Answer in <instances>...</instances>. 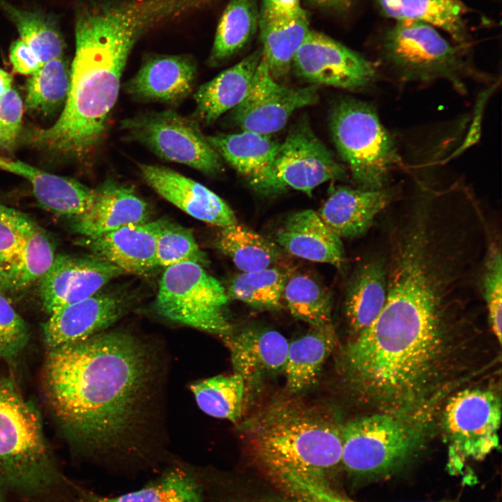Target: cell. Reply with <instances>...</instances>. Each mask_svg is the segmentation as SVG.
I'll list each match as a JSON object with an SVG mask.
<instances>
[{
	"instance_id": "cell-1",
	"label": "cell",
	"mask_w": 502,
	"mask_h": 502,
	"mask_svg": "<svg viewBox=\"0 0 502 502\" xmlns=\"http://www.w3.org/2000/svg\"><path fill=\"white\" fill-rule=\"evenodd\" d=\"M151 352L133 335L102 331L48 349L43 386L68 441L88 453L135 452L153 398Z\"/></svg>"
},
{
	"instance_id": "cell-2",
	"label": "cell",
	"mask_w": 502,
	"mask_h": 502,
	"mask_svg": "<svg viewBox=\"0 0 502 502\" xmlns=\"http://www.w3.org/2000/svg\"><path fill=\"white\" fill-rule=\"evenodd\" d=\"M167 0H96L77 11L75 53L63 109L30 141L52 151L82 156L102 139L133 47L155 28L171 22Z\"/></svg>"
},
{
	"instance_id": "cell-3",
	"label": "cell",
	"mask_w": 502,
	"mask_h": 502,
	"mask_svg": "<svg viewBox=\"0 0 502 502\" xmlns=\"http://www.w3.org/2000/svg\"><path fill=\"white\" fill-rule=\"evenodd\" d=\"M471 325L386 302L376 319L348 344L347 376L384 410L418 407L443 375L449 340Z\"/></svg>"
},
{
	"instance_id": "cell-4",
	"label": "cell",
	"mask_w": 502,
	"mask_h": 502,
	"mask_svg": "<svg viewBox=\"0 0 502 502\" xmlns=\"http://www.w3.org/2000/svg\"><path fill=\"white\" fill-rule=\"evenodd\" d=\"M251 455L289 496L310 487H330L342 461L341 427L327 412L279 400L249 419L244 428Z\"/></svg>"
},
{
	"instance_id": "cell-5",
	"label": "cell",
	"mask_w": 502,
	"mask_h": 502,
	"mask_svg": "<svg viewBox=\"0 0 502 502\" xmlns=\"http://www.w3.org/2000/svg\"><path fill=\"white\" fill-rule=\"evenodd\" d=\"M63 482L39 412L11 378L0 374V489L40 497Z\"/></svg>"
},
{
	"instance_id": "cell-6",
	"label": "cell",
	"mask_w": 502,
	"mask_h": 502,
	"mask_svg": "<svg viewBox=\"0 0 502 502\" xmlns=\"http://www.w3.org/2000/svg\"><path fill=\"white\" fill-rule=\"evenodd\" d=\"M335 146L359 188L380 190L401 163L395 142L370 104L344 98L329 119Z\"/></svg>"
},
{
	"instance_id": "cell-7",
	"label": "cell",
	"mask_w": 502,
	"mask_h": 502,
	"mask_svg": "<svg viewBox=\"0 0 502 502\" xmlns=\"http://www.w3.org/2000/svg\"><path fill=\"white\" fill-rule=\"evenodd\" d=\"M383 55L392 75L403 82L443 79L464 93L465 79L474 73L434 26L419 21L398 22L385 37Z\"/></svg>"
},
{
	"instance_id": "cell-8",
	"label": "cell",
	"mask_w": 502,
	"mask_h": 502,
	"mask_svg": "<svg viewBox=\"0 0 502 502\" xmlns=\"http://www.w3.org/2000/svg\"><path fill=\"white\" fill-rule=\"evenodd\" d=\"M341 464L351 476L375 478L400 469L420 446V435L391 413L374 414L341 427Z\"/></svg>"
},
{
	"instance_id": "cell-9",
	"label": "cell",
	"mask_w": 502,
	"mask_h": 502,
	"mask_svg": "<svg viewBox=\"0 0 502 502\" xmlns=\"http://www.w3.org/2000/svg\"><path fill=\"white\" fill-rule=\"evenodd\" d=\"M228 301L225 287L204 266L186 262L165 268L155 307L172 321L224 337L233 333L224 311Z\"/></svg>"
},
{
	"instance_id": "cell-10",
	"label": "cell",
	"mask_w": 502,
	"mask_h": 502,
	"mask_svg": "<svg viewBox=\"0 0 502 502\" xmlns=\"http://www.w3.org/2000/svg\"><path fill=\"white\" fill-rule=\"evenodd\" d=\"M501 418L500 400L490 390L466 389L450 398L443 425L452 474H462L467 462L484 459L499 446Z\"/></svg>"
},
{
	"instance_id": "cell-11",
	"label": "cell",
	"mask_w": 502,
	"mask_h": 502,
	"mask_svg": "<svg viewBox=\"0 0 502 502\" xmlns=\"http://www.w3.org/2000/svg\"><path fill=\"white\" fill-rule=\"evenodd\" d=\"M121 128L166 160L185 165L207 175L222 169V158L199 128L197 121L173 110L127 119Z\"/></svg>"
},
{
	"instance_id": "cell-12",
	"label": "cell",
	"mask_w": 502,
	"mask_h": 502,
	"mask_svg": "<svg viewBox=\"0 0 502 502\" xmlns=\"http://www.w3.org/2000/svg\"><path fill=\"white\" fill-rule=\"evenodd\" d=\"M294 73L314 85L345 90L368 87L377 77L376 66L338 41L311 30L296 54Z\"/></svg>"
},
{
	"instance_id": "cell-13",
	"label": "cell",
	"mask_w": 502,
	"mask_h": 502,
	"mask_svg": "<svg viewBox=\"0 0 502 502\" xmlns=\"http://www.w3.org/2000/svg\"><path fill=\"white\" fill-rule=\"evenodd\" d=\"M318 98L317 85L288 87L277 82L261 57L250 89L231 117L242 130L270 136L282 130L296 110L314 105Z\"/></svg>"
},
{
	"instance_id": "cell-14",
	"label": "cell",
	"mask_w": 502,
	"mask_h": 502,
	"mask_svg": "<svg viewBox=\"0 0 502 502\" xmlns=\"http://www.w3.org/2000/svg\"><path fill=\"white\" fill-rule=\"evenodd\" d=\"M273 169L283 190L289 187L309 196L321 183L347 176L344 166L314 135L307 121L298 123L280 143Z\"/></svg>"
},
{
	"instance_id": "cell-15",
	"label": "cell",
	"mask_w": 502,
	"mask_h": 502,
	"mask_svg": "<svg viewBox=\"0 0 502 502\" xmlns=\"http://www.w3.org/2000/svg\"><path fill=\"white\" fill-rule=\"evenodd\" d=\"M124 272L95 256L58 254L40 280V297L50 314L61 308L88 298Z\"/></svg>"
},
{
	"instance_id": "cell-16",
	"label": "cell",
	"mask_w": 502,
	"mask_h": 502,
	"mask_svg": "<svg viewBox=\"0 0 502 502\" xmlns=\"http://www.w3.org/2000/svg\"><path fill=\"white\" fill-rule=\"evenodd\" d=\"M139 168L153 190L194 218L220 228L238 222L231 207L202 184L163 166L139 164Z\"/></svg>"
},
{
	"instance_id": "cell-17",
	"label": "cell",
	"mask_w": 502,
	"mask_h": 502,
	"mask_svg": "<svg viewBox=\"0 0 502 502\" xmlns=\"http://www.w3.org/2000/svg\"><path fill=\"white\" fill-rule=\"evenodd\" d=\"M126 303L112 294H99L50 314L43 327L47 349L71 344L105 331L125 312Z\"/></svg>"
},
{
	"instance_id": "cell-18",
	"label": "cell",
	"mask_w": 502,
	"mask_h": 502,
	"mask_svg": "<svg viewBox=\"0 0 502 502\" xmlns=\"http://www.w3.org/2000/svg\"><path fill=\"white\" fill-rule=\"evenodd\" d=\"M207 139L220 156L243 176L256 190L274 193L282 189L273 164L280 143L270 136L252 131L216 134Z\"/></svg>"
},
{
	"instance_id": "cell-19",
	"label": "cell",
	"mask_w": 502,
	"mask_h": 502,
	"mask_svg": "<svg viewBox=\"0 0 502 502\" xmlns=\"http://www.w3.org/2000/svg\"><path fill=\"white\" fill-rule=\"evenodd\" d=\"M194 59L187 55L148 57L124 86L135 99L178 104L192 91L197 77Z\"/></svg>"
},
{
	"instance_id": "cell-20",
	"label": "cell",
	"mask_w": 502,
	"mask_h": 502,
	"mask_svg": "<svg viewBox=\"0 0 502 502\" xmlns=\"http://www.w3.org/2000/svg\"><path fill=\"white\" fill-rule=\"evenodd\" d=\"M158 220L128 225L94 236H82L77 244L124 273L145 275L158 267Z\"/></svg>"
},
{
	"instance_id": "cell-21",
	"label": "cell",
	"mask_w": 502,
	"mask_h": 502,
	"mask_svg": "<svg viewBox=\"0 0 502 502\" xmlns=\"http://www.w3.org/2000/svg\"><path fill=\"white\" fill-rule=\"evenodd\" d=\"M395 190L335 188L317 212L322 221L340 238L365 234L376 218L393 202Z\"/></svg>"
},
{
	"instance_id": "cell-22",
	"label": "cell",
	"mask_w": 502,
	"mask_h": 502,
	"mask_svg": "<svg viewBox=\"0 0 502 502\" xmlns=\"http://www.w3.org/2000/svg\"><path fill=\"white\" fill-rule=\"evenodd\" d=\"M95 190L89 208L73 218L72 229L82 236H94L149 222V206L131 188L107 181Z\"/></svg>"
},
{
	"instance_id": "cell-23",
	"label": "cell",
	"mask_w": 502,
	"mask_h": 502,
	"mask_svg": "<svg viewBox=\"0 0 502 502\" xmlns=\"http://www.w3.org/2000/svg\"><path fill=\"white\" fill-rule=\"evenodd\" d=\"M235 373L246 383L283 371L289 342L273 330L250 328L223 337Z\"/></svg>"
},
{
	"instance_id": "cell-24",
	"label": "cell",
	"mask_w": 502,
	"mask_h": 502,
	"mask_svg": "<svg viewBox=\"0 0 502 502\" xmlns=\"http://www.w3.org/2000/svg\"><path fill=\"white\" fill-rule=\"evenodd\" d=\"M275 241L289 254L308 261L337 268L344 262L342 238L311 209L290 215L277 231Z\"/></svg>"
},
{
	"instance_id": "cell-25",
	"label": "cell",
	"mask_w": 502,
	"mask_h": 502,
	"mask_svg": "<svg viewBox=\"0 0 502 502\" xmlns=\"http://www.w3.org/2000/svg\"><path fill=\"white\" fill-rule=\"evenodd\" d=\"M0 169L26 178L45 209L59 215L77 217L91 206L95 189L68 177L55 175L20 160L0 157Z\"/></svg>"
},
{
	"instance_id": "cell-26",
	"label": "cell",
	"mask_w": 502,
	"mask_h": 502,
	"mask_svg": "<svg viewBox=\"0 0 502 502\" xmlns=\"http://www.w3.org/2000/svg\"><path fill=\"white\" fill-rule=\"evenodd\" d=\"M261 57L259 48L200 86L194 95L197 120L211 124L236 107L247 95Z\"/></svg>"
},
{
	"instance_id": "cell-27",
	"label": "cell",
	"mask_w": 502,
	"mask_h": 502,
	"mask_svg": "<svg viewBox=\"0 0 502 502\" xmlns=\"http://www.w3.org/2000/svg\"><path fill=\"white\" fill-rule=\"evenodd\" d=\"M386 294L387 264L383 252L363 261L348 284L344 310L354 333L358 334L376 319L384 306Z\"/></svg>"
},
{
	"instance_id": "cell-28",
	"label": "cell",
	"mask_w": 502,
	"mask_h": 502,
	"mask_svg": "<svg viewBox=\"0 0 502 502\" xmlns=\"http://www.w3.org/2000/svg\"><path fill=\"white\" fill-rule=\"evenodd\" d=\"M335 342V330L330 324L312 327L307 333L289 344L283 372L290 393H300L316 383Z\"/></svg>"
},
{
	"instance_id": "cell-29",
	"label": "cell",
	"mask_w": 502,
	"mask_h": 502,
	"mask_svg": "<svg viewBox=\"0 0 502 502\" xmlns=\"http://www.w3.org/2000/svg\"><path fill=\"white\" fill-rule=\"evenodd\" d=\"M78 502H203V487L190 469H168L142 488L116 496L85 493Z\"/></svg>"
},
{
	"instance_id": "cell-30",
	"label": "cell",
	"mask_w": 502,
	"mask_h": 502,
	"mask_svg": "<svg viewBox=\"0 0 502 502\" xmlns=\"http://www.w3.org/2000/svg\"><path fill=\"white\" fill-rule=\"evenodd\" d=\"M215 245L244 273L274 266L282 258L276 243L238 222L220 229Z\"/></svg>"
},
{
	"instance_id": "cell-31",
	"label": "cell",
	"mask_w": 502,
	"mask_h": 502,
	"mask_svg": "<svg viewBox=\"0 0 502 502\" xmlns=\"http://www.w3.org/2000/svg\"><path fill=\"white\" fill-rule=\"evenodd\" d=\"M258 0H229L220 19L209 55L218 64L243 49L259 28Z\"/></svg>"
},
{
	"instance_id": "cell-32",
	"label": "cell",
	"mask_w": 502,
	"mask_h": 502,
	"mask_svg": "<svg viewBox=\"0 0 502 502\" xmlns=\"http://www.w3.org/2000/svg\"><path fill=\"white\" fill-rule=\"evenodd\" d=\"M384 13L398 22L419 21L464 40L463 5L458 0H378Z\"/></svg>"
},
{
	"instance_id": "cell-33",
	"label": "cell",
	"mask_w": 502,
	"mask_h": 502,
	"mask_svg": "<svg viewBox=\"0 0 502 502\" xmlns=\"http://www.w3.org/2000/svg\"><path fill=\"white\" fill-rule=\"evenodd\" d=\"M262 58L277 82L288 75L293 60L310 31L307 16L290 22H259Z\"/></svg>"
},
{
	"instance_id": "cell-34",
	"label": "cell",
	"mask_w": 502,
	"mask_h": 502,
	"mask_svg": "<svg viewBox=\"0 0 502 502\" xmlns=\"http://www.w3.org/2000/svg\"><path fill=\"white\" fill-rule=\"evenodd\" d=\"M0 7L15 24L20 39L36 53L43 64L62 57L65 43L52 17L21 9L5 0H0Z\"/></svg>"
},
{
	"instance_id": "cell-35",
	"label": "cell",
	"mask_w": 502,
	"mask_h": 502,
	"mask_svg": "<svg viewBox=\"0 0 502 502\" xmlns=\"http://www.w3.org/2000/svg\"><path fill=\"white\" fill-rule=\"evenodd\" d=\"M282 299L293 317L312 327L332 324L331 294L323 284L310 275H288Z\"/></svg>"
},
{
	"instance_id": "cell-36",
	"label": "cell",
	"mask_w": 502,
	"mask_h": 502,
	"mask_svg": "<svg viewBox=\"0 0 502 502\" xmlns=\"http://www.w3.org/2000/svg\"><path fill=\"white\" fill-rule=\"evenodd\" d=\"M54 257L51 241L38 227L25 237L14 259L5 267L4 289L21 290L40 280Z\"/></svg>"
},
{
	"instance_id": "cell-37",
	"label": "cell",
	"mask_w": 502,
	"mask_h": 502,
	"mask_svg": "<svg viewBox=\"0 0 502 502\" xmlns=\"http://www.w3.org/2000/svg\"><path fill=\"white\" fill-rule=\"evenodd\" d=\"M199 409L210 416L237 422L242 416L245 383L239 374L215 376L190 386Z\"/></svg>"
},
{
	"instance_id": "cell-38",
	"label": "cell",
	"mask_w": 502,
	"mask_h": 502,
	"mask_svg": "<svg viewBox=\"0 0 502 502\" xmlns=\"http://www.w3.org/2000/svg\"><path fill=\"white\" fill-rule=\"evenodd\" d=\"M288 275L274 266L253 272H243L230 282L227 296L260 310L282 307V294Z\"/></svg>"
},
{
	"instance_id": "cell-39",
	"label": "cell",
	"mask_w": 502,
	"mask_h": 502,
	"mask_svg": "<svg viewBox=\"0 0 502 502\" xmlns=\"http://www.w3.org/2000/svg\"><path fill=\"white\" fill-rule=\"evenodd\" d=\"M70 84V69L63 57L43 63L28 79L25 105L31 111L50 114L65 104Z\"/></svg>"
},
{
	"instance_id": "cell-40",
	"label": "cell",
	"mask_w": 502,
	"mask_h": 502,
	"mask_svg": "<svg viewBox=\"0 0 502 502\" xmlns=\"http://www.w3.org/2000/svg\"><path fill=\"white\" fill-rule=\"evenodd\" d=\"M156 261L158 266L192 262L206 266L209 261L199 248L192 231L166 219L158 220Z\"/></svg>"
},
{
	"instance_id": "cell-41",
	"label": "cell",
	"mask_w": 502,
	"mask_h": 502,
	"mask_svg": "<svg viewBox=\"0 0 502 502\" xmlns=\"http://www.w3.org/2000/svg\"><path fill=\"white\" fill-rule=\"evenodd\" d=\"M479 289L483 298L491 328L501 341L502 255L500 242L489 236L479 276Z\"/></svg>"
},
{
	"instance_id": "cell-42",
	"label": "cell",
	"mask_w": 502,
	"mask_h": 502,
	"mask_svg": "<svg viewBox=\"0 0 502 502\" xmlns=\"http://www.w3.org/2000/svg\"><path fill=\"white\" fill-rule=\"evenodd\" d=\"M38 227L27 215L0 202V262L4 268L25 237Z\"/></svg>"
},
{
	"instance_id": "cell-43",
	"label": "cell",
	"mask_w": 502,
	"mask_h": 502,
	"mask_svg": "<svg viewBox=\"0 0 502 502\" xmlns=\"http://www.w3.org/2000/svg\"><path fill=\"white\" fill-rule=\"evenodd\" d=\"M29 336L26 321L0 294V360L17 358L26 347Z\"/></svg>"
},
{
	"instance_id": "cell-44",
	"label": "cell",
	"mask_w": 502,
	"mask_h": 502,
	"mask_svg": "<svg viewBox=\"0 0 502 502\" xmlns=\"http://www.w3.org/2000/svg\"><path fill=\"white\" fill-rule=\"evenodd\" d=\"M23 102L17 91L11 89L0 96V149H12L20 135Z\"/></svg>"
},
{
	"instance_id": "cell-45",
	"label": "cell",
	"mask_w": 502,
	"mask_h": 502,
	"mask_svg": "<svg viewBox=\"0 0 502 502\" xmlns=\"http://www.w3.org/2000/svg\"><path fill=\"white\" fill-rule=\"evenodd\" d=\"M260 22H290L307 16L301 0H261Z\"/></svg>"
},
{
	"instance_id": "cell-46",
	"label": "cell",
	"mask_w": 502,
	"mask_h": 502,
	"mask_svg": "<svg viewBox=\"0 0 502 502\" xmlns=\"http://www.w3.org/2000/svg\"><path fill=\"white\" fill-rule=\"evenodd\" d=\"M9 56L13 70L22 75H32L43 65L36 53L20 39L11 44Z\"/></svg>"
},
{
	"instance_id": "cell-47",
	"label": "cell",
	"mask_w": 502,
	"mask_h": 502,
	"mask_svg": "<svg viewBox=\"0 0 502 502\" xmlns=\"http://www.w3.org/2000/svg\"><path fill=\"white\" fill-rule=\"evenodd\" d=\"M494 88V86H492L489 89H487L479 95L476 104L473 121L470 127L469 134L466 136L462 146H461L458 151L453 154V156H456L458 153H462L465 149L469 148L479 139L480 135V119L482 118L485 105L489 96L492 93Z\"/></svg>"
},
{
	"instance_id": "cell-48",
	"label": "cell",
	"mask_w": 502,
	"mask_h": 502,
	"mask_svg": "<svg viewBox=\"0 0 502 502\" xmlns=\"http://www.w3.org/2000/svg\"><path fill=\"white\" fill-rule=\"evenodd\" d=\"M305 502H356L337 494L332 489L318 492L309 497Z\"/></svg>"
},
{
	"instance_id": "cell-49",
	"label": "cell",
	"mask_w": 502,
	"mask_h": 502,
	"mask_svg": "<svg viewBox=\"0 0 502 502\" xmlns=\"http://www.w3.org/2000/svg\"><path fill=\"white\" fill-rule=\"evenodd\" d=\"M312 3L321 8L341 10L349 7L352 0H309Z\"/></svg>"
},
{
	"instance_id": "cell-50",
	"label": "cell",
	"mask_w": 502,
	"mask_h": 502,
	"mask_svg": "<svg viewBox=\"0 0 502 502\" xmlns=\"http://www.w3.org/2000/svg\"><path fill=\"white\" fill-rule=\"evenodd\" d=\"M12 76L0 68V96L12 89Z\"/></svg>"
},
{
	"instance_id": "cell-51",
	"label": "cell",
	"mask_w": 502,
	"mask_h": 502,
	"mask_svg": "<svg viewBox=\"0 0 502 502\" xmlns=\"http://www.w3.org/2000/svg\"><path fill=\"white\" fill-rule=\"evenodd\" d=\"M5 284V268L0 262V290L4 289Z\"/></svg>"
}]
</instances>
